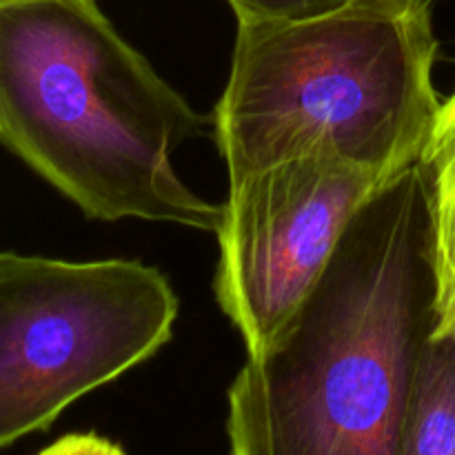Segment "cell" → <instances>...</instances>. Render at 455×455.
I'll return each instance as SVG.
<instances>
[{"instance_id": "8", "label": "cell", "mask_w": 455, "mask_h": 455, "mask_svg": "<svg viewBox=\"0 0 455 455\" xmlns=\"http://www.w3.org/2000/svg\"><path fill=\"white\" fill-rule=\"evenodd\" d=\"M238 25L249 22H305L329 16L358 0H227Z\"/></svg>"}, {"instance_id": "7", "label": "cell", "mask_w": 455, "mask_h": 455, "mask_svg": "<svg viewBox=\"0 0 455 455\" xmlns=\"http://www.w3.org/2000/svg\"><path fill=\"white\" fill-rule=\"evenodd\" d=\"M398 455H455V331L435 333L427 345Z\"/></svg>"}, {"instance_id": "5", "label": "cell", "mask_w": 455, "mask_h": 455, "mask_svg": "<svg viewBox=\"0 0 455 455\" xmlns=\"http://www.w3.org/2000/svg\"><path fill=\"white\" fill-rule=\"evenodd\" d=\"M391 180L331 156H305L231 182L213 231V291L247 355L283 336L347 227Z\"/></svg>"}, {"instance_id": "1", "label": "cell", "mask_w": 455, "mask_h": 455, "mask_svg": "<svg viewBox=\"0 0 455 455\" xmlns=\"http://www.w3.org/2000/svg\"><path fill=\"white\" fill-rule=\"evenodd\" d=\"M438 329L429 185L416 167L347 227L283 336L227 394L229 455H398Z\"/></svg>"}, {"instance_id": "9", "label": "cell", "mask_w": 455, "mask_h": 455, "mask_svg": "<svg viewBox=\"0 0 455 455\" xmlns=\"http://www.w3.org/2000/svg\"><path fill=\"white\" fill-rule=\"evenodd\" d=\"M38 455H127L120 444L111 443L105 435H98L93 431L87 434H69L62 435Z\"/></svg>"}, {"instance_id": "2", "label": "cell", "mask_w": 455, "mask_h": 455, "mask_svg": "<svg viewBox=\"0 0 455 455\" xmlns=\"http://www.w3.org/2000/svg\"><path fill=\"white\" fill-rule=\"evenodd\" d=\"M200 127L98 0H0V145L84 216L216 231L172 164Z\"/></svg>"}, {"instance_id": "6", "label": "cell", "mask_w": 455, "mask_h": 455, "mask_svg": "<svg viewBox=\"0 0 455 455\" xmlns=\"http://www.w3.org/2000/svg\"><path fill=\"white\" fill-rule=\"evenodd\" d=\"M429 185L434 222L435 278H438V329L455 331V92L440 102L434 129L420 156Z\"/></svg>"}, {"instance_id": "4", "label": "cell", "mask_w": 455, "mask_h": 455, "mask_svg": "<svg viewBox=\"0 0 455 455\" xmlns=\"http://www.w3.org/2000/svg\"><path fill=\"white\" fill-rule=\"evenodd\" d=\"M176 318L156 267L0 253V447L151 358Z\"/></svg>"}, {"instance_id": "3", "label": "cell", "mask_w": 455, "mask_h": 455, "mask_svg": "<svg viewBox=\"0 0 455 455\" xmlns=\"http://www.w3.org/2000/svg\"><path fill=\"white\" fill-rule=\"evenodd\" d=\"M429 0H358L305 22L238 25L213 111L229 185L305 156L395 178L440 109Z\"/></svg>"}]
</instances>
